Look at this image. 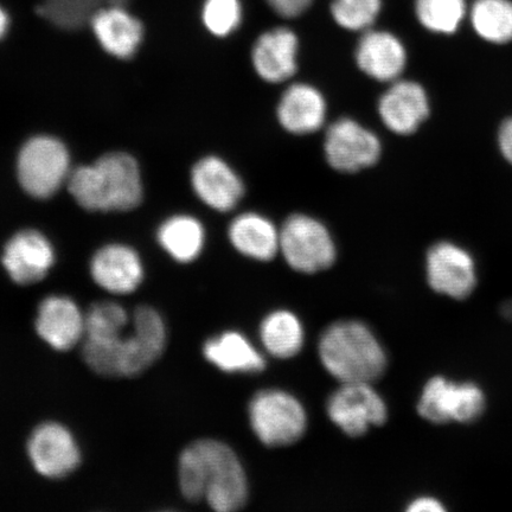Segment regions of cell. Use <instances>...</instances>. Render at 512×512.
Returning a JSON list of instances; mask_svg holds the SVG:
<instances>
[{"instance_id":"obj_29","label":"cell","mask_w":512,"mask_h":512,"mask_svg":"<svg viewBox=\"0 0 512 512\" xmlns=\"http://www.w3.org/2000/svg\"><path fill=\"white\" fill-rule=\"evenodd\" d=\"M382 0H334L331 14L339 27L350 31L367 30L381 11Z\"/></svg>"},{"instance_id":"obj_28","label":"cell","mask_w":512,"mask_h":512,"mask_svg":"<svg viewBox=\"0 0 512 512\" xmlns=\"http://www.w3.org/2000/svg\"><path fill=\"white\" fill-rule=\"evenodd\" d=\"M128 323L130 316L120 304L110 300L96 302L85 313V338L99 342L113 341L126 334Z\"/></svg>"},{"instance_id":"obj_9","label":"cell","mask_w":512,"mask_h":512,"mask_svg":"<svg viewBox=\"0 0 512 512\" xmlns=\"http://www.w3.org/2000/svg\"><path fill=\"white\" fill-rule=\"evenodd\" d=\"M426 275L435 293L459 302L475 293L479 281L475 255L450 240L435 242L428 249Z\"/></svg>"},{"instance_id":"obj_17","label":"cell","mask_w":512,"mask_h":512,"mask_svg":"<svg viewBox=\"0 0 512 512\" xmlns=\"http://www.w3.org/2000/svg\"><path fill=\"white\" fill-rule=\"evenodd\" d=\"M94 283L112 294H130L144 280V265L133 248L112 243L99 249L91 261Z\"/></svg>"},{"instance_id":"obj_6","label":"cell","mask_w":512,"mask_h":512,"mask_svg":"<svg viewBox=\"0 0 512 512\" xmlns=\"http://www.w3.org/2000/svg\"><path fill=\"white\" fill-rule=\"evenodd\" d=\"M70 156L61 140L49 136L31 138L17 159L18 181L27 194L46 200L68 182Z\"/></svg>"},{"instance_id":"obj_19","label":"cell","mask_w":512,"mask_h":512,"mask_svg":"<svg viewBox=\"0 0 512 512\" xmlns=\"http://www.w3.org/2000/svg\"><path fill=\"white\" fill-rule=\"evenodd\" d=\"M356 62L369 78L394 82L399 80L407 66V50L390 32L368 31L358 43Z\"/></svg>"},{"instance_id":"obj_14","label":"cell","mask_w":512,"mask_h":512,"mask_svg":"<svg viewBox=\"0 0 512 512\" xmlns=\"http://www.w3.org/2000/svg\"><path fill=\"white\" fill-rule=\"evenodd\" d=\"M2 262L15 284L30 286L47 277L55 264V251L46 236L37 230L25 229L6 243Z\"/></svg>"},{"instance_id":"obj_24","label":"cell","mask_w":512,"mask_h":512,"mask_svg":"<svg viewBox=\"0 0 512 512\" xmlns=\"http://www.w3.org/2000/svg\"><path fill=\"white\" fill-rule=\"evenodd\" d=\"M467 19L485 43L498 47L512 43V0H475Z\"/></svg>"},{"instance_id":"obj_22","label":"cell","mask_w":512,"mask_h":512,"mask_svg":"<svg viewBox=\"0 0 512 512\" xmlns=\"http://www.w3.org/2000/svg\"><path fill=\"white\" fill-rule=\"evenodd\" d=\"M229 239L236 251L259 261H270L280 251V230L255 213L235 217L229 227Z\"/></svg>"},{"instance_id":"obj_5","label":"cell","mask_w":512,"mask_h":512,"mask_svg":"<svg viewBox=\"0 0 512 512\" xmlns=\"http://www.w3.org/2000/svg\"><path fill=\"white\" fill-rule=\"evenodd\" d=\"M486 407L488 398L480 384L438 375L426 382L416 408L422 419L434 425H470L482 418Z\"/></svg>"},{"instance_id":"obj_34","label":"cell","mask_w":512,"mask_h":512,"mask_svg":"<svg viewBox=\"0 0 512 512\" xmlns=\"http://www.w3.org/2000/svg\"><path fill=\"white\" fill-rule=\"evenodd\" d=\"M11 28V17L9 11L0 3V41L8 36Z\"/></svg>"},{"instance_id":"obj_1","label":"cell","mask_w":512,"mask_h":512,"mask_svg":"<svg viewBox=\"0 0 512 512\" xmlns=\"http://www.w3.org/2000/svg\"><path fill=\"white\" fill-rule=\"evenodd\" d=\"M178 483L188 502H206L219 512H233L248 501L246 473L228 445L214 439L185 447L178 462Z\"/></svg>"},{"instance_id":"obj_15","label":"cell","mask_w":512,"mask_h":512,"mask_svg":"<svg viewBox=\"0 0 512 512\" xmlns=\"http://www.w3.org/2000/svg\"><path fill=\"white\" fill-rule=\"evenodd\" d=\"M379 113L388 130L411 136L431 115L430 96L419 82L396 80L382 95Z\"/></svg>"},{"instance_id":"obj_16","label":"cell","mask_w":512,"mask_h":512,"mask_svg":"<svg viewBox=\"0 0 512 512\" xmlns=\"http://www.w3.org/2000/svg\"><path fill=\"white\" fill-rule=\"evenodd\" d=\"M35 330L51 349L69 351L85 338V313L66 296H49L37 307Z\"/></svg>"},{"instance_id":"obj_21","label":"cell","mask_w":512,"mask_h":512,"mask_svg":"<svg viewBox=\"0 0 512 512\" xmlns=\"http://www.w3.org/2000/svg\"><path fill=\"white\" fill-rule=\"evenodd\" d=\"M326 102L315 87L296 83L281 96L278 120L293 134L317 132L325 123Z\"/></svg>"},{"instance_id":"obj_13","label":"cell","mask_w":512,"mask_h":512,"mask_svg":"<svg viewBox=\"0 0 512 512\" xmlns=\"http://www.w3.org/2000/svg\"><path fill=\"white\" fill-rule=\"evenodd\" d=\"M99 46L120 60L131 59L144 41L145 27L124 3L99 6L88 21Z\"/></svg>"},{"instance_id":"obj_12","label":"cell","mask_w":512,"mask_h":512,"mask_svg":"<svg viewBox=\"0 0 512 512\" xmlns=\"http://www.w3.org/2000/svg\"><path fill=\"white\" fill-rule=\"evenodd\" d=\"M324 151L332 169L351 174L377 163L381 143L366 127L351 119H341L326 131Z\"/></svg>"},{"instance_id":"obj_31","label":"cell","mask_w":512,"mask_h":512,"mask_svg":"<svg viewBox=\"0 0 512 512\" xmlns=\"http://www.w3.org/2000/svg\"><path fill=\"white\" fill-rule=\"evenodd\" d=\"M496 145L499 155L512 168V114L499 123L496 132Z\"/></svg>"},{"instance_id":"obj_11","label":"cell","mask_w":512,"mask_h":512,"mask_svg":"<svg viewBox=\"0 0 512 512\" xmlns=\"http://www.w3.org/2000/svg\"><path fill=\"white\" fill-rule=\"evenodd\" d=\"M326 408L331 421L352 438L362 437L370 426H381L388 418L386 403L370 383H343Z\"/></svg>"},{"instance_id":"obj_26","label":"cell","mask_w":512,"mask_h":512,"mask_svg":"<svg viewBox=\"0 0 512 512\" xmlns=\"http://www.w3.org/2000/svg\"><path fill=\"white\" fill-rule=\"evenodd\" d=\"M260 336L268 352L278 358H291L303 348V326L288 311H275L267 316L261 324Z\"/></svg>"},{"instance_id":"obj_25","label":"cell","mask_w":512,"mask_h":512,"mask_svg":"<svg viewBox=\"0 0 512 512\" xmlns=\"http://www.w3.org/2000/svg\"><path fill=\"white\" fill-rule=\"evenodd\" d=\"M157 238L172 259L188 264L200 256L206 234L201 222L195 217L178 215L160 226Z\"/></svg>"},{"instance_id":"obj_33","label":"cell","mask_w":512,"mask_h":512,"mask_svg":"<svg viewBox=\"0 0 512 512\" xmlns=\"http://www.w3.org/2000/svg\"><path fill=\"white\" fill-rule=\"evenodd\" d=\"M445 510L446 508L443 502H440L439 499L430 496L414 499L407 508V511L409 512H443Z\"/></svg>"},{"instance_id":"obj_18","label":"cell","mask_w":512,"mask_h":512,"mask_svg":"<svg viewBox=\"0 0 512 512\" xmlns=\"http://www.w3.org/2000/svg\"><path fill=\"white\" fill-rule=\"evenodd\" d=\"M191 184L208 207L229 211L238 206L245 187L235 171L219 157H206L192 169Z\"/></svg>"},{"instance_id":"obj_3","label":"cell","mask_w":512,"mask_h":512,"mask_svg":"<svg viewBox=\"0 0 512 512\" xmlns=\"http://www.w3.org/2000/svg\"><path fill=\"white\" fill-rule=\"evenodd\" d=\"M323 366L342 383H371L387 368V357L366 325L344 320L329 326L319 341Z\"/></svg>"},{"instance_id":"obj_4","label":"cell","mask_w":512,"mask_h":512,"mask_svg":"<svg viewBox=\"0 0 512 512\" xmlns=\"http://www.w3.org/2000/svg\"><path fill=\"white\" fill-rule=\"evenodd\" d=\"M166 342L168 331L159 311L150 305L138 306L131 334L126 332L110 343L115 379L142 375L162 357Z\"/></svg>"},{"instance_id":"obj_32","label":"cell","mask_w":512,"mask_h":512,"mask_svg":"<svg viewBox=\"0 0 512 512\" xmlns=\"http://www.w3.org/2000/svg\"><path fill=\"white\" fill-rule=\"evenodd\" d=\"M274 12L285 18H296L310 8L313 0H267Z\"/></svg>"},{"instance_id":"obj_2","label":"cell","mask_w":512,"mask_h":512,"mask_svg":"<svg viewBox=\"0 0 512 512\" xmlns=\"http://www.w3.org/2000/svg\"><path fill=\"white\" fill-rule=\"evenodd\" d=\"M68 189L89 211H128L143 201V181L137 160L124 152L102 156L94 164L72 171Z\"/></svg>"},{"instance_id":"obj_20","label":"cell","mask_w":512,"mask_h":512,"mask_svg":"<svg viewBox=\"0 0 512 512\" xmlns=\"http://www.w3.org/2000/svg\"><path fill=\"white\" fill-rule=\"evenodd\" d=\"M298 37L287 28H278L262 34L255 42L252 61L262 80L280 83L297 72Z\"/></svg>"},{"instance_id":"obj_23","label":"cell","mask_w":512,"mask_h":512,"mask_svg":"<svg viewBox=\"0 0 512 512\" xmlns=\"http://www.w3.org/2000/svg\"><path fill=\"white\" fill-rule=\"evenodd\" d=\"M207 361L227 373H256L264 370V358L239 332L229 331L204 344Z\"/></svg>"},{"instance_id":"obj_8","label":"cell","mask_w":512,"mask_h":512,"mask_svg":"<svg viewBox=\"0 0 512 512\" xmlns=\"http://www.w3.org/2000/svg\"><path fill=\"white\" fill-rule=\"evenodd\" d=\"M280 251L287 264L302 273L328 270L336 260V247L329 230L302 214L288 217L280 229Z\"/></svg>"},{"instance_id":"obj_7","label":"cell","mask_w":512,"mask_h":512,"mask_svg":"<svg viewBox=\"0 0 512 512\" xmlns=\"http://www.w3.org/2000/svg\"><path fill=\"white\" fill-rule=\"evenodd\" d=\"M249 420L256 437L271 447L288 446L303 437L305 409L294 396L281 390H264L249 405Z\"/></svg>"},{"instance_id":"obj_27","label":"cell","mask_w":512,"mask_h":512,"mask_svg":"<svg viewBox=\"0 0 512 512\" xmlns=\"http://www.w3.org/2000/svg\"><path fill=\"white\" fill-rule=\"evenodd\" d=\"M466 0H415V14L426 30L437 35L457 34L469 16Z\"/></svg>"},{"instance_id":"obj_10","label":"cell","mask_w":512,"mask_h":512,"mask_svg":"<svg viewBox=\"0 0 512 512\" xmlns=\"http://www.w3.org/2000/svg\"><path fill=\"white\" fill-rule=\"evenodd\" d=\"M27 450L32 467L47 479L66 478L81 464L78 440L68 427L57 421L36 426L28 439Z\"/></svg>"},{"instance_id":"obj_30","label":"cell","mask_w":512,"mask_h":512,"mask_svg":"<svg viewBox=\"0 0 512 512\" xmlns=\"http://www.w3.org/2000/svg\"><path fill=\"white\" fill-rule=\"evenodd\" d=\"M201 17L211 35L226 37L240 27L242 5L240 0H204Z\"/></svg>"}]
</instances>
